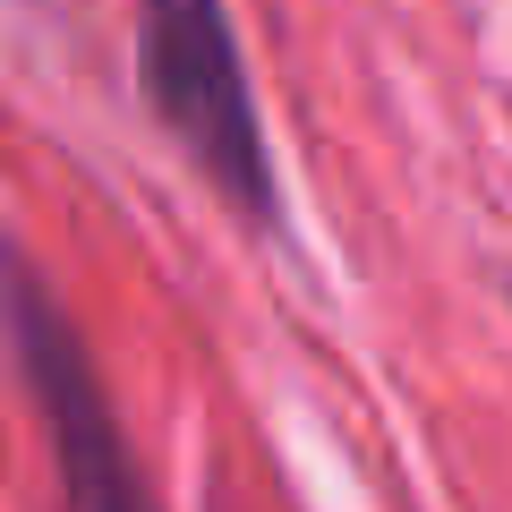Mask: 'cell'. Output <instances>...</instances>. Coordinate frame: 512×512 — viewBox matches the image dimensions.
<instances>
[{
  "label": "cell",
  "instance_id": "cell-1",
  "mask_svg": "<svg viewBox=\"0 0 512 512\" xmlns=\"http://www.w3.org/2000/svg\"><path fill=\"white\" fill-rule=\"evenodd\" d=\"M137 69H146L154 120L205 171V188L248 231H274L282 222L274 137H265V111H256L231 9L222 0H137Z\"/></svg>",
  "mask_w": 512,
  "mask_h": 512
},
{
  "label": "cell",
  "instance_id": "cell-2",
  "mask_svg": "<svg viewBox=\"0 0 512 512\" xmlns=\"http://www.w3.org/2000/svg\"><path fill=\"white\" fill-rule=\"evenodd\" d=\"M0 350H9L26 402H35L43 444H52L60 504L69 512H154V487L120 436V410L103 393V367H94L77 316L60 308V291L9 239H0Z\"/></svg>",
  "mask_w": 512,
  "mask_h": 512
}]
</instances>
